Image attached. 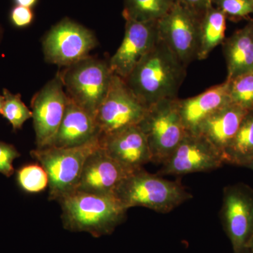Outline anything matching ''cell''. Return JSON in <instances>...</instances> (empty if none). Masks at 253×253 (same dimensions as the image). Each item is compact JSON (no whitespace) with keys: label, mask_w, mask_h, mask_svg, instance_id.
I'll return each mask as SVG.
<instances>
[{"label":"cell","mask_w":253,"mask_h":253,"mask_svg":"<svg viewBox=\"0 0 253 253\" xmlns=\"http://www.w3.org/2000/svg\"><path fill=\"white\" fill-rule=\"evenodd\" d=\"M177 100L164 99L150 106L138 125L147 139L151 163L162 165L186 134L178 110Z\"/></svg>","instance_id":"6"},{"label":"cell","mask_w":253,"mask_h":253,"mask_svg":"<svg viewBox=\"0 0 253 253\" xmlns=\"http://www.w3.org/2000/svg\"><path fill=\"white\" fill-rule=\"evenodd\" d=\"M224 163L246 167L253 160V109L244 116L237 132L223 153Z\"/></svg>","instance_id":"21"},{"label":"cell","mask_w":253,"mask_h":253,"mask_svg":"<svg viewBox=\"0 0 253 253\" xmlns=\"http://www.w3.org/2000/svg\"><path fill=\"white\" fill-rule=\"evenodd\" d=\"M231 104L229 83L212 86L204 92L188 99L177 100L178 110L186 132L195 134L205 120L226 105Z\"/></svg>","instance_id":"17"},{"label":"cell","mask_w":253,"mask_h":253,"mask_svg":"<svg viewBox=\"0 0 253 253\" xmlns=\"http://www.w3.org/2000/svg\"><path fill=\"white\" fill-rule=\"evenodd\" d=\"M177 2L187 6L189 9L203 15L206 9L212 4V0H175Z\"/></svg>","instance_id":"29"},{"label":"cell","mask_w":253,"mask_h":253,"mask_svg":"<svg viewBox=\"0 0 253 253\" xmlns=\"http://www.w3.org/2000/svg\"><path fill=\"white\" fill-rule=\"evenodd\" d=\"M4 97L2 95L0 94V114L1 113L2 111L3 104H4Z\"/></svg>","instance_id":"32"},{"label":"cell","mask_w":253,"mask_h":253,"mask_svg":"<svg viewBox=\"0 0 253 253\" xmlns=\"http://www.w3.org/2000/svg\"><path fill=\"white\" fill-rule=\"evenodd\" d=\"M245 168H249V169H251V170L253 171V160L251 161V162L248 163Z\"/></svg>","instance_id":"33"},{"label":"cell","mask_w":253,"mask_h":253,"mask_svg":"<svg viewBox=\"0 0 253 253\" xmlns=\"http://www.w3.org/2000/svg\"><path fill=\"white\" fill-rule=\"evenodd\" d=\"M18 184L28 193H40L49 186V177L40 164H31L20 168L17 172Z\"/></svg>","instance_id":"25"},{"label":"cell","mask_w":253,"mask_h":253,"mask_svg":"<svg viewBox=\"0 0 253 253\" xmlns=\"http://www.w3.org/2000/svg\"><path fill=\"white\" fill-rule=\"evenodd\" d=\"M100 146L99 138L73 148L49 146L36 149L31 155L45 169L49 177V199L60 200L77 189L86 158Z\"/></svg>","instance_id":"4"},{"label":"cell","mask_w":253,"mask_h":253,"mask_svg":"<svg viewBox=\"0 0 253 253\" xmlns=\"http://www.w3.org/2000/svg\"><path fill=\"white\" fill-rule=\"evenodd\" d=\"M20 154L13 145L0 141V173L6 176L14 174L13 162L19 157Z\"/></svg>","instance_id":"27"},{"label":"cell","mask_w":253,"mask_h":253,"mask_svg":"<svg viewBox=\"0 0 253 253\" xmlns=\"http://www.w3.org/2000/svg\"><path fill=\"white\" fill-rule=\"evenodd\" d=\"M1 36H2V29H1V26H0V41L1 39Z\"/></svg>","instance_id":"34"},{"label":"cell","mask_w":253,"mask_h":253,"mask_svg":"<svg viewBox=\"0 0 253 253\" xmlns=\"http://www.w3.org/2000/svg\"><path fill=\"white\" fill-rule=\"evenodd\" d=\"M68 96L59 73L31 100L37 149L48 147L64 116Z\"/></svg>","instance_id":"11"},{"label":"cell","mask_w":253,"mask_h":253,"mask_svg":"<svg viewBox=\"0 0 253 253\" xmlns=\"http://www.w3.org/2000/svg\"><path fill=\"white\" fill-rule=\"evenodd\" d=\"M201 16L175 1L167 14L158 21L160 40L186 67L197 59Z\"/></svg>","instance_id":"8"},{"label":"cell","mask_w":253,"mask_h":253,"mask_svg":"<svg viewBox=\"0 0 253 253\" xmlns=\"http://www.w3.org/2000/svg\"><path fill=\"white\" fill-rule=\"evenodd\" d=\"M35 15L31 8L16 5L11 9L9 20L14 27L27 28L33 22Z\"/></svg>","instance_id":"28"},{"label":"cell","mask_w":253,"mask_h":253,"mask_svg":"<svg viewBox=\"0 0 253 253\" xmlns=\"http://www.w3.org/2000/svg\"><path fill=\"white\" fill-rule=\"evenodd\" d=\"M244 253H253V236L249 241V244L246 246Z\"/></svg>","instance_id":"31"},{"label":"cell","mask_w":253,"mask_h":253,"mask_svg":"<svg viewBox=\"0 0 253 253\" xmlns=\"http://www.w3.org/2000/svg\"><path fill=\"white\" fill-rule=\"evenodd\" d=\"M212 2L226 17L244 18L253 14V0H212Z\"/></svg>","instance_id":"26"},{"label":"cell","mask_w":253,"mask_h":253,"mask_svg":"<svg viewBox=\"0 0 253 253\" xmlns=\"http://www.w3.org/2000/svg\"><path fill=\"white\" fill-rule=\"evenodd\" d=\"M96 45L92 32L67 18L53 26L42 42L46 61L65 68L89 56Z\"/></svg>","instance_id":"9"},{"label":"cell","mask_w":253,"mask_h":253,"mask_svg":"<svg viewBox=\"0 0 253 253\" xmlns=\"http://www.w3.org/2000/svg\"><path fill=\"white\" fill-rule=\"evenodd\" d=\"M186 66L161 40L124 80L149 108L164 99H175L186 77Z\"/></svg>","instance_id":"1"},{"label":"cell","mask_w":253,"mask_h":253,"mask_svg":"<svg viewBox=\"0 0 253 253\" xmlns=\"http://www.w3.org/2000/svg\"><path fill=\"white\" fill-rule=\"evenodd\" d=\"M15 4L25 7L32 8L36 6L38 0H13Z\"/></svg>","instance_id":"30"},{"label":"cell","mask_w":253,"mask_h":253,"mask_svg":"<svg viewBox=\"0 0 253 253\" xmlns=\"http://www.w3.org/2000/svg\"><path fill=\"white\" fill-rule=\"evenodd\" d=\"M175 0H124L125 19L139 22L158 21L165 16Z\"/></svg>","instance_id":"22"},{"label":"cell","mask_w":253,"mask_h":253,"mask_svg":"<svg viewBox=\"0 0 253 253\" xmlns=\"http://www.w3.org/2000/svg\"><path fill=\"white\" fill-rule=\"evenodd\" d=\"M226 81L229 83V95L231 104L246 111L253 110V73Z\"/></svg>","instance_id":"24"},{"label":"cell","mask_w":253,"mask_h":253,"mask_svg":"<svg viewBox=\"0 0 253 253\" xmlns=\"http://www.w3.org/2000/svg\"><path fill=\"white\" fill-rule=\"evenodd\" d=\"M114 196L126 210L144 207L163 214L193 197L179 181L163 179L144 168L129 173L118 186Z\"/></svg>","instance_id":"3"},{"label":"cell","mask_w":253,"mask_h":253,"mask_svg":"<svg viewBox=\"0 0 253 253\" xmlns=\"http://www.w3.org/2000/svg\"><path fill=\"white\" fill-rule=\"evenodd\" d=\"M63 227L86 232L95 238L112 234L126 217V209L115 196L76 191L59 201Z\"/></svg>","instance_id":"2"},{"label":"cell","mask_w":253,"mask_h":253,"mask_svg":"<svg viewBox=\"0 0 253 253\" xmlns=\"http://www.w3.org/2000/svg\"><path fill=\"white\" fill-rule=\"evenodd\" d=\"M129 174L100 146L86 158L76 191L114 196L118 186Z\"/></svg>","instance_id":"15"},{"label":"cell","mask_w":253,"mask_h":253,"mask_svg":"<svg viewBox=\"0 0 253 253\" xmlns=\"http://www.w3.org/2000/svg\"><path fill=\"white\" fill-rule=\"evenodd\" d=\"M147 110L126 81L113 74L107 95L94 118L99 137L138 126Z\"/></svg>","instance_id":"7"},{"label":"cell","mask_w":253,"mask_h":253,"mask_svg":"<svg viewBox=\"0 0 253 253\" xmlns=\"http://www.w3.org/2000/svg\"><path fill=\"white\" fill-rule=\"evenodd\" d=\"M126 21L122 42L109 61L113 74L123 80L129 76L136 65L159 41L158 21Z\"/></svg>","instance_id":"13"},{"label":"cell","mask_w":253,"mask_h":253,"mask_svg":"<svg viewBox=\"0 0 253 253\" xmlns=\"http://www.w3.org/2000/svg\"><path fill=\"white\" fill-rule=\"evenodd\" d=\"M226 16L212 4L201 18L197 60L207 59L213 50L225 40Z\"/></svg>","instance_id":"20"},{"label":"cell","mask_w":253,"mask_h":253,"mask_svg":"<svg viewBox=\"0 0 253 253\" xmlns=\"http://www.w3.org/2000/svg\"><path fill=\"white\" fill-rule=\"evenodd\" d=\"M100 146L121 166L132 172L151 163L147 139L139 126H131L99 137Z\"/></svg>","instance_id":"14"},{"label":"cell","mask_w":253,"mask_h":253,"mask_svg":"<svg viewBox=\"0 0 253 253\" xmlns=\"http://www.w3.org/2000/svg\"><path fill=\"white\" fill-rule=\"evenodd\" d=\"M220 217L233 253H244L253 236V189L244 183L226 186Z\"/></svg>","instance_id":"10"},{"label":"cell","mask_w":253,"mask_h":253,"mask_svg":"<svg viewBox=\"0 0 253 253\" xmlns=\"http://www.w3.org/2000/svg\"><path fill=\"white\" fill-rule=\"evenodd\" d=\"M98 138L99 132L94 118L68 96L62 121L48 147H78Z\"/></svg>","instance_id":"16"},{"label":"cell","mask_w":253,"mask_h":253,"mask_svg":"<svg viewBox=\"0 0 253 253\" xmlns=\"http://www.w3.org/2000/svg\"><path fill=\"white\" fill-rule=\"evenodd\" d=\"M248 111L235 104L226 105L205 120L195 134L204 136L223 155Z\"/></svg>","instance_id":"18"},{"label":"cell","mask_w":253,"mask_h":253,"mask_svg":"<svg viewBox=\"0 0 253 253\" xmlns=\"http://www.w3.org/2000/svg\"><path fill=\"white\" fill-rule=\"evenodd\" d=\"M59 73L68 97L95 118L112 81L109 63L89 56Z\"/></svg>","instance_id":"5"},{"label":"cell","mask_w":253,"mask_h":253,"mask_svg":"<svg viewBox=\"0 0 253 253\" xmlns=\"http://www.w3.org/2000/svg\"><path fill=\"white\" fill-rule=\"evenodd\" d=\"M4 104L1 114L6 118L14 130L21 129L25 122L33 117V113L21 99L20 94H13L7 89H3Z\"/></svg>","instance_id":"23"},{"label":"cell","mask_w":253,"mask_h":253,"mask_svg":"<svg viewBox=\"0 0 253 253\" xmlns=\"http://www.w3.org/2000/svg\"><path fill=\"white\" fill-rule=\"evenodd\" d=\"M222 44L226 81L253 73V21L224 40Z\"/></svg>","instance_id":"19"},{"label":"cell","mask_w":253,"mask_h":253,"mask_svg":"<svg viewBox=\"0 0 253 253\" xmlns=\"http://www.w3.org/2000/svg\"><path fill=\"white\" fill-rule=\"evenodd\" d=\"M224 157L204 136L186 132L172 154L162 164L161 175H186L221 168Z\"/></svg>","instance_id":"12"}]
</instances>
